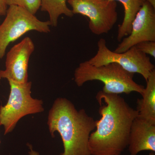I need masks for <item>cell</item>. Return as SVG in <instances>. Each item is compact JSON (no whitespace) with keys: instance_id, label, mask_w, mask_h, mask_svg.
Here are the masks:
<instances>
[{"instance_id":"12","label":"cell","mask_w":155,"mask_h":155,"mask_svg":"<svg viewBox=\"0 0 155 155\" xmlns=\"http://www.w3.org/2000/svg\"><path fill=\"white\" fill-rule=\"evenodd\" d=\"M119 2L124 6V17L122 24L119 25L117 40L121 42L125 36L130 33L131 24L137 14L141 8L144 0H109Z\"/></svg>"},{"instance_id":"19","label":"cell","mask_w":155,"mask_h":155,"mask_svg":"<svg viewBox=\"0 0 155 155\" xmlns=\"http://www.w3.org/2000/svg\"><path fill=\"white\" fill-rule=\"evenodd\" d=\"M149 155H155V152H151L149 153Z\"/></svg>"},{"instance_id":"15","label":"cell","mask_w":155,"mask_h":155,"mask_svg":"<svg viewBox=\"0 0 155 155\" xmlns=\"http://www.w3.org/2000/svg\"><path fill=\"white\" fill-rule=\"evenodd\" d=\"M135 46L143 53L155 58V41L141 42Z\"/></svg>"},{"instance_id":"3","label":"cell","mask_w":155,"mask_h":155,"mask_svg":"<svg viewBox=\"0 0 155 155\" xmlns=\"http://www.w3.org/2000/svg\"><path fill=\"white\" fill-rule=\"evenodd\" d=\"M134 75L115 63L97 67L86 61L75 69L74 81L78 86L81 87L87 81H99L104 84L102 91L107 94H129L135 92L141 95L145 87L134 81Z\"/></svg>"},{"instance_id":"10","label":"cell","mask_w":155,"mask_h":155,"mask_svg":"<svg viewBox=\"0 0 155 155\" xmlns=\"http://www.w3.org/2000/svg\"><path fill=\"white\" fill-rule=\"evenodd\" d=\"M127 147L130 155L143 151L155 152V125L137 117L130 127Z\"/></svg>"},{"instance_id":"17","label":"cell","mask_w":155,"mask_h":155,"mask_svg":"<svg viewBox=\"0 0 155 155\" xmlns=\"http://www.w3.org/2000/svg\"><path fill=\"white\" fill-rule=\"evenodd\" d=\"M26 145L28 147V148L29 149V151H28V155H40L39 153L34 150L33 146L31 143H28Z\"/></svg>"},{"instance_id":"18","label":"cell","mask_w":155,"mask_h":155,"mask_svg":"<svg viewBox=\"0 0 155 155\" xmlns=\"http://www.w3.org/2000/svg\"><path fill=\"white\" fill-rule=\"evenodd\" d=\"M144 1L149 3L155 8V0H144Z\"/></svg>"},{"instance_id":"14","label":"cell","mask_w":155,"mask_h":155,"mask_svg":"<svg viewBox=\"0 0 155 155\" xmlns=\"http://www.w3.org/2000/svg\"><path fill=\"white\" fill-rule=\"evenodd\" d=\"M7 6H19L35 15L40 8L41 0H5Z\"/></svg>"},{"instance_id":"7","label":"cell","mask_w":155,"mask_h":155,"mask_svg":"<svg viewBox=\"0 0 155 155\" xmlns=\"http://www.w3.org/2000/svg\"><path fill=\"white\" fill-rule=\"evenodd\" d=\"M73 14L89 19V28L94 34L108 33L118 19L116 2L109 0H67Z\"/></svg>"},{"instance_id":"16","label":"cell","mask_w":155,"mask_h":155,"mask_svg":"<svg viewBox=\"0 0 155 155\" xmlns=\"http://www.w3.org/2000/svg\"><path fill=\"white\" fill-rule=\"evenodd\" d=\"M7 11V6L5 0H0V16L6 15Z\"/></svg>"},{"instance_id":"4","label":"cell","mask_w":155,"mask_h":155,"mask_svg":"<svg viewBox=\"0 0 155 155\" xmlns=\"http://www.w3.org/2000/svg\"><path fill=\"white\" fill-rule=\"evenodd\" d=\"M10 86L8 100L0 106V123L6 135L12 132L21 118L44 111L43 101L31 96L32 82L21 83L8 79Z\"/></svg>"},{"instance_id":"1","label":"cell","mask_w":155,"mask_h":155,"mask_svg":"<svg viewBox=\"0 0 155 155\" xmlns=\"http://www.w3.org/2000/svg\"><path fill=\"white\" fill-rule=\"evenodd\" d=\"M96 99L100 105L101 117L96 120L95 129L90 136L91 153L120 155L128 146L130 127L138 117V111L118 94L100 91Z\"/></svg>"},{"instance_id":"11","label":"cell","mask_w":155,"mask_h":155,"mask_svg":"<svg viewBox=\"0 0 155 155\" xmlns=\"http://www.w3.org/2000/svg\"><path fill=\"white\" fill-rule=\"evenodd\" d=\"M141 99L137 101L138 117L155 125V69L151 72L146 81Z\"/></svg>"},{"instance_id":"9","label":"cell","mask_w":155,"mask_h":155,"mask_svg":"<svg viewBox=\"0 0 155 155\" xmlns=\"http://www.w3.org/2000/svg\"><path fill=\"white\" fill-rule=\"evenodd\" d=\"M155 8L145 2L131 24V31L114 51L125 52L141 42L155 41Z\"/></svg>"},{"instance_id":"5","label":"cell","mask_w":155,"mask_h":155,"mask_svg":"<svg viewBox=\"0 0 155 155\" xmlns=\"http://www.w3.org/2000/svg\"><path fill=\"white\" fill-rule=\"evenodd\" d=\"M49 21H42L25 9L19 6H9L6 17L0 25V60L5 54L11 43L17 40L28 31H35L48 33Z\"/></svg>"},{"instance_id":"20","label":"cell","mask_w":155,"mask_h":155,"mask_svg":"<svg viewBox=\"0 0 155 155\" xmlns=\"http://www.w3.org/2000/svg\"><path fill=\"white\" fill-rule=\"evenodd\" d=\"M2 126V124H1V123H0V126ZM1 140H0V144H1Z\"/></svg>"},{"instance_id":"8","label":"cell","mask_w":155,"mask_h":155,"mask_svg":"<svg viewBox=\"0 0 155 155\" xmlns=\"http://www.w3.org/2000/svg\"><path fill=\"white\" fill-rule=\"evenodd\" d=\"M35 49L33 41L28 37L11 48L6 56L5 69L0 70V81L5 78L19 83L28 82V64Z\"/></svg>"},{"instance_id":"2","label":"cell","mask_w":155,"mask_h":155,"mask_svg":"<svg viewBox=\"0 0 155 155\" xmlns=\"http://www.w3.org/2000/svg\"><path fill=\"white\" fill-rule=\"evenodd\" d=\"M47 124L52 137L57 132L62 139L64 151L59 155H91L89 140L96 120L84 109L78 110L71 101L58 97L49 111Z\"/></svg>"},{"instance_id":"6","label":"cell","mask_w":155,"mask_h":155,"mask_svg":"<svg viewBox=\"0 0 155 155\" xmlns=\"http://www.w3.org/2000/svg\"><path fill=\"white\" fill-rule=\"evenodd\" d=\"M97 51L94 57L87 62L93 66H102L115 63L119 64L125 70L133 73L140 74L146 81L151 72L155 69V66L149 57L139 50L136 46L130 48L125 52L117 53L111 51L107 47L104 38L97 42Z\"/></svg>"},{"instance_id":"13","label":"cell","mask_w":155,"mask_h":155,"mask_svg":"<svg viewBox=\"0 0 155 155\" xmlns=\"http://www.w3.org/2000/svg\"><path fill=\"white\" fill-rule=\"evenodd\" d=\"M67 2V0H41V8L42 11L48 14L51 26L57 27L58 19L61 15L73 17L74 14L68 8Z\"/></svg>"}]
</instances>
